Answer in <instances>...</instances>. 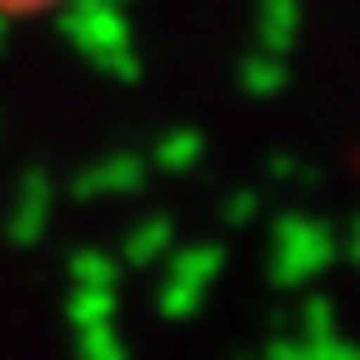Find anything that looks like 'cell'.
<instances>
[{"instance_id": "obj_1", "label": "cell", "mask_w": 360, "mask_h": 360, "mask_svg": "<svg viewBox=\"0 0 360 360\" xmlns=\"http://www.w3.org/2000/svg\"><path fill=\"white\" fill-rule=\"evenodd\" d=\"M75 0H0V20H51Z\"/></svg>"}]
</instances>
